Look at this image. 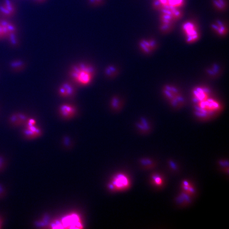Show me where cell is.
<instances>
[{"label": "cell", "instance_id": "cell-1", "mask_svg": "<svg viewBox=\"0 0 229 229\" xmlns=\"http://www.w3.org/2000/svg\"><path fill=\"white\" fill-rule=\"evenodd\" d=\"M221 108L219 101L211 97L204 101L194 104V114L198 118L206 119L214 116Z\"/></svg>", "mask_w": 229, "mask_h": 229}, {"label": "cell", "instance_id": "cell-2", "mask_svg": "<svg viewBox=\"0 0 229 229\" xmlns=\"http://www.w3.org/2000/svg\"><path fill=\"white\" fill-rule=\"evenodd\" d=\"M94 68L86 63H80L71 69L70 76L77 84L85 86L92 80L95 73Z\"/></svg>", "mask_w": 229, "mask_h": 229}, {"label": "cell", "instance_id": "cell-3", "mask_svg": "<svg viewBox=\"0 0 229 229\" xmlns=\"http://www.w3.org/2000/svg\"><path fill=\"white\" fill-rule=\"evenodd\" d=\"M160 17V30L162 32L167 33L171 31L175 22L182 16L180 9L166 7L162 9Z\"/></svg>", "mask_w": 229, "mask_h": 229}, {"label": "cell", "instance_id": "cell-4", "mask_svg": "<svg viewBox=\"0 0 229 229\" xmlns=\"http://www.w3.org/2000/svg\"><path fill=\"white\" fill-rule=\"evenodd\" d=\"M163 93L171 105L174 107L182 106L185 99L178 88L172 85H166L163 89Z\"/></svg>", "mask_w": 229, "mask_h": 229}, {"label": "cell", "instance_id": "cell-5", "mask_svg": "<svg viewBox=\"0 0 229 229\" xmlns=\"http://www.w3.org/2000/svg\"><path fill=\"white\" fill-rule=\"evenodd\" d=\"M182 30L185 37L186 42L188 44H194L199 39V30L197 25L194 21L192 20L186 21L182 25Z\"/></svg>", "mask_w": 229, "mask_h": 229}, {"label": "cell", "instance_id": "cell-6", "mask_svg": "<svg viewBox=\"0 0 229 229\" xmlns=\"http://www.w3.org/2000/svg\"><path fill=\"white\" fill-rule=\"evenodd\" d=\"M211 91L206 86L196 87L192 92V99L194 104L199 103L212 97Z\"/></svg>", "mask_w": 229, "mask_h": 229}, {"label": "cell", "instance_id": "cell-7", "mask_svg": "<svg viewBox=\"0 0 229 229\" xmlns=\"http://www.w3.org/2000/svg\"><path fill=\"white\" fill-rule=\"evenodd\" d=\"M138 45L141 51L146 55L152 53L157 47V42L153 39L141 40Z\"/></svg>", "mask_w": 229, "mask_h": 229}, {"label": "cell", "instance_id": "cell-8", "mask_svg": "<svg viewBox=\"0 0 229 229\" xmlns=\"http://www.w3.org/2000/svg\"><path fill=\"white\" fill-rule=\"evenodd\" d=\"M16 12V6L11 0H4L0 5V14L5 18H10Z\"/></svg>", "mask_w": 229, "mask_h": 229}, {"label": "cell", "instance_id": "cell-9", "mask_svg": "<svg viewBox=\"0 0 229 229\" xmlns=\"http://www.w3.org/2000/svg\"><path fill=\"white\" fill-rule=\"evenodd\" d=\"M129 183L127 177L124 175L118 174L114 177L111 186L116 189H123L128 187Z\"/></svg>", "mask_w": 229, "mask_h": 229}, {"label": "cell", "instance_id": "cell-10", "mask_svg": "<svg viewBox=\"0 0 229 229\" xmlns=\"http://www.w3.org/2000/svg\"><path fill=\"white\" fill-rule=\"evenodd\" d=\"M59 114L65 118H70L73 117L76 110L75 107L69 104H63L59 107Z\"/></svg>", "mask_w": 229, "mask_h": 229}, {"label": "cell", "instance_id": "cell-11", "mask_svg": "<svg viewBox=\"0 0 229 229\" xmlns=\"http://www.w3.org/2000/svg\"><path fill=\"white\" fill-rule=\"evenodd\" d=\"M27 116L22 113L12 114L9 118V123L14 126H18L25 124L28 120Z\"/></svg>", "mask_w": 229, "mask_h": 229}, {"label": "cell", "instance_id": "cell-12", "mask_svg": "<svg viewBox=\"0 0 229 229\" xmlns=\"http://www.w3.org/2000/svg\"><path fill=\"white\" fill-rule=\"evenodd\" d=\"M211 27L213 32L220 36H225L227 34V26L224 22L221 20H218L213 22L212 24Z\"/></svg>", "mask_w": 229, "mask_h": 229}, {"label": "cell", "instance_id": "cell-13", "mask_svg": "<svg viewBox=\"0 0 229 229\" xmlns=\"http://www.w3.org/2000/svg\"><path fill=\"white\" fill-rule=\"evenodd\" d=\"M74 88L73 85L69 83H64L58 89V94L61 97L68 98L72 97L74 93Z\"/></svg>", "mask_w": 229, "mask_h": 229}, {"label": "cell", "instance_id": "cell-14", "mask_svg": "<svg viewBox=\"0 0 229 229\" xmlns=\"http://www.w3.org/2000/svg\"><path fill=\"white\" fill-rule=\"evenodd\" d=\"M64 226L69 228H80L81 224L79 219L76 215H72L66 217L62 221Z\"/></svg>", "mask_w": 229, "mask_h": 229}, {"label": "cell", "instance_id": "cell-15", "mask_svg": "<svg viewBox=\"0 0 229 229\" xmlns=\"http://www.w3.org/2000/svg\"><path fill=\"white\" fill-rule=\"evenodd\" d=\"M0 24L3 28L6 37H7L11 33L17 32L16 26L12 22L6 20H0Z\"/></svg>", "mask_w": 229, "mask_h": 229}, {"label": "cell", "instance_id": "cell-16", "mask_svg": "<svg viewBox=\"0 0 229 229\" xmlns=\"http://www.w3.org/2000/svg\"><path fill=\"white\" fill-rule=\"evenodd\" d=\"M26 67V63L21 59L13 60L10 64V68L12 71L15 72L23 71Z\"/></svg>", "mask_w": 229, "mask_h": 229}, {"label": "cell", "instance_id": "cell-17", "mask_svg": "<svg viewBox=\"0 0 229 229\" xmlns=\"http://www.w3.org/2000/svg\"><path fill=\"white\" fill-rule=\"evenodd\" d=\"M136 126L138 129L143 132H147L151 129L150 123L145 118L142 117L136 124Z\"/></svg>", "mask_w": 229, "mask_h": 229}, {"label": "cell", "instance_id": "cell-18", "mask_svg": "<svg viewBox=\"0 0 229 229\" xmlns=\"http://www.w3.org/2000/svg\"><path fill=\"white\" fill-rule=\"evenodd\" d=\"M212 3L215 8L220 11L225 10L227 6L226 0H213Z\"/></svg>", "mask_w": 229, "mask_h": 229}, {"label": "cell", "instance_id": "cell-19", "mask_svg": "<svg viewBox=\"0 0 229 229\" xmlns=\"http://www.w3.org/2000/svg\"><path fill=\"white\" fill-rule=\"evenodd\" d=\"M176 201L179 204L188 203L191 202V199L187 192H183L176 199Z\"/></svg>", "mask_w": 229, "mask_h": 229}, {"label": "cell", "instance_id": "cell-20", "mask_svg": "<svg viewBox=\"0 0 229 229\" xmlns=\"http://www.w3.org/2000/svg\"><path fill=\"white\" fill-rule=\"evenodd\" d=\"M16 33H17V32L11 33L6 37L8 39L9 42L10 43L11 46H14V47L18 46L19 43V40L17 37Z\"/></svg>", "mask_w": 229, "mask_h": 229}, {"label": "cell", "instance_id": "cell-21", "mask_svg": "<svg viewBox=\"0 0 229 229\" xmlns=\"http://www.w3.org/2000/svg\"><path fill=\"white\" fill-rule=\"evenodd\" d=\"M220 70V67L217 65L214 64L211 67L207 69V73L210 76H215L219 74Z\"/></svg>", "mask_w": 229, "mask_h": 229}, {"label": "cell", "instance_id": "cell-22", "mask_svg": "<svg viewBox=\"0 0 229 229\" xmlns=\"http://www.w3.org/2000/svg\"><path fill=\"white\" fill-rule=\"evenodd\" d=\"M121 104V100L118 97H113L111 101V107L114 110L117 111L120 108Z\"/></svg>", "mask_w": 229, "mask_h": 229}, {"label": "cell", "instance_id": "cell-23", "mask_svg": "<svg viewBox=\"0 0 229 229\" xmlns=\"http://www.w3.org/2000/svg\"><path fill=\"white\" fill-rule=\"evenodd\" d=\"M152 182L154 185L159 186H161L163 184V180L161 176L158 174H154L152 176Z\"/></svg>", "mask_w": 229, "mask_h": 229}, {"label": "cell", "instance_id": "cell-24", "mask_svg": "<svg viewBox=\"0 0 229 229\" xmlns=\"http://www.w3.org/2000/svg\"><path fill=\"white\" fill-rule=\"evenodd\" d=\"M117 69L113 65L108 66L105 69V74L108 76H112L117 73Z\"/></svg>", "mask_w": 229, "mask_h": 229}, {"label": "cell", "instance_id": "cell-25", "mask_svg": "<svg viewBox=\"0 0 229 229\" xmlns=\"http://www.w3.org/2000/svg\"><path fill=\"white\" fill-rule=\"evenodd\" d=\"M88 3L91 6H101L104 3V0H88Z\"/></svg>", "mask_w": 229, "mask_h": 229}, {"label": "cell", "instance_id": "cell-26", "mask_svg": "<svg viewBox=\"0 0 229 229\" xmlns=\"http://www.w3.org/2000/svg\"><path fill=\"white\" fill-rule=\"evenodd\" d=\"M36 125V121L34 118H28L26 124V126H34Z\"/></svg>", "mask_w": 229, "mask_h": 229}, {"label": "cell", "instance_id": "cell-27", "mask_svg": "<svg viewBox=\"0 0 229 229\" xmlns=\"http://www.w3.org/2000/svg\"><path fill=\"white\" fill-rule=\"evenodd\" d=\"M142 163H143V164H144L146 166H148V165H149V166H152V160H150L149 159H145L143 160H142Z\"/></svg>", "mask_w": 229, "mask_h": 229}, {"label": "cell", "instance_id": "cell-28", "mask_svg": "<svg viewBox=\"0 0 229 229\" xmlns=\"http://www.w3.org/2000/svg\"><path fill=\"white\" fill-rule=\"evenodd\" d=\"M169 164H170V166H171L172 168H173L174 170H176V169H177V166H176V165H175L174 163L171 161L169 162Z\"/></svg>", "mask_w": 229, "mask_h": 229}, {"label": "cell", "instance_id": "cell-29", "mask_svg": "<svg viewBox=\"0 0 229 229\" xmlns=\"http://www.w3.org/2000/svg\"><path fill=\"white\" fill-rule=\"evenodd\" d=\"M228 163L227 161H222L220 162V165H221V166H228V163L226 164V163Z\"/></svg>", "mask_w": 229, "mask_h": 229}, {"label": "cell", "instance_id": "cell-30", "mask_svg": "<svg viewBox=\"0 0 229 229\" xmlns=\"http://www.w3.org/2000/svg\"><path fill=\"white\" fill-rule=\"evenodd\" d=\"M36 2H38V3H42V2H45L46 0H35Z\"/></svg>", "mask_w": 229, "mask_h": 229}]
</instances>
